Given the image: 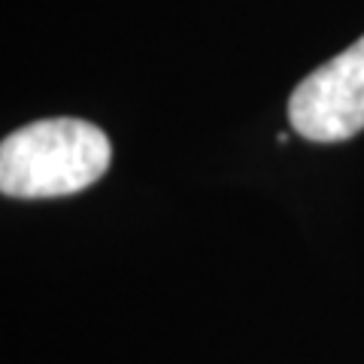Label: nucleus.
<instances>
[{
  "instance_id": "f03ea898",
  "label": "nucleus",
  "mask_w": 364,
  "mask_h": 364,
  "mask_svg": "<svg viewBox=\"0 0 364 364\" xmlns=\"http://www.w3.org/2000/svg\"><path fill=\"white\" fill-rule=\"evenodd\" d=\"M289 122L310 143H343L364 131V37L291 91Z\"/></svg>"
},
{
  "instance_id": "f257e3e1",
  "label": "nucleus",
  "mask_w": 364,
  "mask_h": 364,
  "mask_svg": "<svg viewBox=\"0 0 364 364\" xmlns=\"http://www.w3.org/2000/svg\"><path fill=\"white\" fill-rule=\"evenodd\" d=\"M109 136L85 119H43L0 143V191L6 198H67L107 176Z\"/></svg>"
}]
</instances>
